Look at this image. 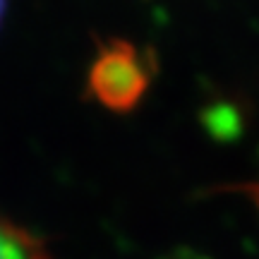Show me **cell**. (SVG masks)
<instances>
[{
    "label": "cell",
    "mask_w": 259,
    "mask_h": 259,
    "mask_svg": "<svg viewBox=\"0 0 259 259\" xmlns=\"http://www.w3.org/2000/svg\"><path fill=\"white\" fill-rule=\"evenodd\" d=\"M89 87L99 103L113 111H127L149 87V67L137 48L115 41L99 51L89 72Z\"/></svg>",
    "instance_id": "cell-1"
},
{
    "label": "cell",
    "mask_w": 259,
    "mask_h": 259,
    "mask_svg": "<svg viewBox=\"0 0 259 259\" xmlns=\"http://www.w3.org/2000/svg\"><path fill=\"white\" fill-rule=\"evenodd\" d=\"M0 259H51L34 238L0 221Z\"/></svg>",
    "instance_id": "cell-2"
},
{
    "label": "cell",
    "mask_w": 259,
    "mask_h": 259,
    "mask_svg": "<svg viewBox=\"0 0 259 259\" xmlns=\"http://www.w3.org/2000/svg\"><path fill=\"white\" fill-rule=\"evenodd\" d=\"M3 8H5V0H0V17H3Z\"/></svg>",
    "instance_id": "cell-3"
}]
</instances>
